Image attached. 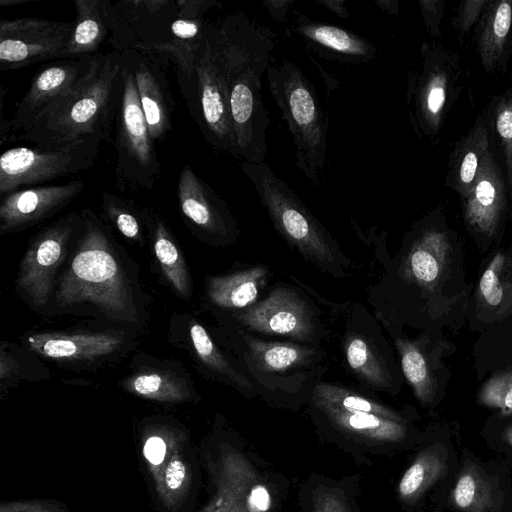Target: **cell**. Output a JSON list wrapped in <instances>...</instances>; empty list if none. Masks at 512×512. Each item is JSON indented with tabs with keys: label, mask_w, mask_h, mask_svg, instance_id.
<instances>
[{
	"label": "cell",
	"mask_w": 512,
	"mask_h": 512,
	"mask_svg": "<svg viewBox=\"0 0 512 512\" xmlns=\"http://www.w3.org/2000/svg\"><path fill=\"white\" fill-rule=\"evenodd\" d=\"M477 50L487 73L506 72L511 58L512 1L489 0L475 28Z\"/></svg>",
	"instance_id": "cb8c5ba5"
},
{
	"label": "cell",
	"mask_w": 512,
	"mask_h": 512,
	"mask_svg": "<svg viewBox=\"0 0 512 512\" xmlns=\"http://www.w3.org/2000/svg\"><path fill=\"white\" fill-rule=\"evenodd\" d=\"M504 441L512 446V424L504 432Z\"/></svg>",
	"instance_id": "816d5d0a"
},
{
	"label": "cell",
	"mask_w": 512,
	"mask_h": 512,
	"mask_svg": "<svg viewBox=\"0 0 512 512\" xmlns=\"http://www.w3.org/2000/svg\"><path fill=\"white\" fill-rule=\"evenodd\" d=\"M114 129L117 179L127 185L151 189L160 175V163L126 51L121 53L120 90Z\"/></svg>",
	"instance_id": "ba28073f"
},
{
	"label": "cell",
	"mask_w": 512,
	"mask_h": 512,
	"mask_svg": "<svg viewBox=\"0 0 512 512\" xmlns=\"http://www.w3.org/2000/svg\"><path fill=\"white\" fill-rule=\"evenodd\" d=\"M494 104L493 97L469 132L456 143L449 155L445 184L456 191L460 199L472 188L482 160L496 139Z\"/></svg>",
	"instance_id": "603a6c76"
},
{
	"label": "cell",
	"mask_w": 512,
	"mask_h": 512,
	"mask_svg": "<svg viewBox=\"0 0 512 512\" xmlns=\"http://www.w3.org/2000/svg\"><path fill=\"white\" fill-rule=\"evenodd\" d=\"M460 200L463 217L474 232L485 236L495 234L510 203L496 139L482 160L472 188Z\"/></svg>",
	"instance_id": "e0dca14e"
},
{
	"label": "cell",
	"mask_w": 512,
	"mask_h": 512,
	"mask_svg": "<svg viewBox=\"0 0 512 512\" xmlns=\"http://www.w3.org/2000/svg\"><path fill=\"white\" fill-rule=\"evenodd\" d=\"M448 248L449 243L443 233L434 229L423 230L400 265L402 278L422 288L432 289L444 272Z\"/></svg>",
	"instance_id": "4316f807"
},
{
	"label": "cell",
	"mask_w": 512,
	"mask_h": 512,
	"mask_svg": "<svg viewBox=\"0 0 512 512\" xmlns=\"http://www.w3.org/2000/svg\"><path fill=\"white\" fill-rule=\"evenodd\" d=\"M186 465L179 458L172 459L164 472V483L171 491L179 490L186 480Z\"/></svg>",
	"instance_id": "f6af8a7d"
},
{
	"label": "cell",
	"mask_w": 512,
	"mask_h": 512,
	"mask_svg": "<svg viewBox=\"0 0 512 512\" xmlns=\"http://www.w3.org/2000/svg\"><path fill=\"white\" fill-rule=\"evenodd\" d=\"M189 334L195 354L217 380L235 388L245 396L254 397L259 391L239 362L217 347L206 329L199 323L190 325Z\"/></svg>",
	"instance_id": "f546056e"
},
{
	"label": "cell",
	"mask_w": 512,
	"mask_h": 512,
	"mask_svg": "<svg viewBox=\"0 0 512 512\" xmlns=\"http://www.w3.org/2000/svg\"><path fill=\"white\" fill-rule=\"evenodd\" d=\"M230 348L259 394L309 395L327 368L320 344L261 339L230 323Z\"/></svg>",
	"instance_id": "5b68a950"
},
{
	"label": "cell",
	"mask_w": 512,
	"mask_h": 512,
	"mask_svg": "<svg viewBox=\"0 0 512 512\" xmlns=\"http://www.w3.org/2000/svg\"><path fill=\"white\" fill-rule=\"evenodd\" d=\"M394 341L400 354L402 372L415 396L423 404L430 403L435 393V381L424 348L419 341L403 337H396Z\"/></svg>",
	"instance_id": "e575fe53"
},
{
	"label": "cell",
	"mask_w": 512,
	"mask_h": 512,
	"mask_svg": "<svg viewBox=\"0 0 512 512\" xmlns=\"http://www.w3.org/2000/svg\"><path fill=\"white\" fill-rule=\"evenodd\" d=\"M511 56H512V38H511ZM511 76H512V72H511Z\"/></svg>",
	"instance_id": "f5cc1de1"
},
{
	"label": "cell",
	"mask_w": 512,
	"mask_h": 512,
	"mask_svg": "<svg viewBox=\"0 0 512 512\" xmlns=\"http://www.w3.org/2000/svg\"><path fill=\"white\" fill-rule=\"evenodd\" d=\"M246 503L249 512H266L271 505L267 488L254 481L247 492Z\"/></svg>",
	"instance_id": "ee69618b"
},
{
	"label": "cell",
	"mask_w": 512,
	"mask_h": 512,
	"mask_svg": "<svg viewBox=\"0 0 512 512\" xmlns=\"http://www.w3.org/2000/svg\"><path fill=\"white\" fill-rule=\"evenodd\" d=\"M100 9L110 32L108 41L113 46V50L119 53L131 49L138 50V38L114 3L100 0Z\"/></svg>",
	"instance_id": "74e56055"
},
{
	"label": "cell",
	"mask_w": 512,
	"mask_h": 512,
	"mask_svg": "<svg viewBox=\"0 0 512 512\" xmlns=\"http://www.w3.org/2000/svg\"><path fill=\"white\" fill-rule=\"evenodd\" d=\"M348 371L367 387L391 392L397 379L390 347L365 307L352 308L341 341Z\"/></svg>",
	"instance_id": "4fadbf2b"
},
{
	"label": "cell",
	"mask_w": 512,
	"mask_h": 512,
	"mask_svg": "<svg viewBox=\"0 0 512 512\" xmlns=\"http://www.w3.org/2000/svg\"><path fill=\"white\" fill-rule=\"evenodd\" d=\"M26 343L33 352L52 360L97 364L117 356L125 348L126 338L115 331L46 332L29 336Z\"/></svg>",
	"instance_id": "ffe728a7"
},
{
	"label": "cell",
	"mask_w": 512,
	"mask_h": 512,
	"mask_svg": "<svg viewBox=\"0 0 512 512\" xmlns=\"http://www.w3.org/2000/svg\"><path fill=\"white\" fill-rule=\"evenodd\" d=\"M142 210L163 275L180 296L188 299L192 293V280L181 250L162 218L151 210Z\"/></svg>",
	"instance_id": "f1b7e54d"
},
{
	"label": "cell",
	"mask_w": 512,
	"mask_h": 512,
	"mask_svg": "<svg viewBox=\"0 0 512 512\" xmlns=\"http://www.w3.org/2000/svg\"><path fill=\"white\" fill-rule=\"evenodd\" d=\"M139 40V49L152 48L170 41V26L177 14L176 0H128L114 3Z\"/></svg>",
	"instance_id": "d4e9b609"
},
{
	"label": "cell",
	"mask_w": 512,
	"mask_h": 512,
	"mask_svg": "<svg viewBox=\"0 0 512 512\" xmlns=\"http://www.w3.org/2000/svg\"><path fill=\"white\" fill-rule=\"evenodd\" d=\"M233 322L255 334L281 336L301 344H320L330 333L321 310L289 285H277L251 307L231 312Z\"/></svg>",
	"instance_id": "30bf717a"
},
{
	"label": "cell",
	"mask_w": 512,
	"mask_h": 512,
	"mask_svg": "<svg viewBox=\"0 0 512 512\" xmlns=\"http://www.w3.org/2000/svg\"><path fill=\"white\" fill-rule=\"evenodd\" d=\"M494 130L497 146L505 167L510 203L512 205V87L494 96Z\"/></svg>",
	"instance_id": "8d00e7d4"
},
{
	"label": "cell",
	"mask_w": 512,
	"mask_h": 512,
	"mask_svg": "<svg viewBox=\"0 0 512 512\" xmlns=\"http://www.w3.org/2000/svg\"><path fill=\"white\" fill-rule=\"evenodd\" d=\"M269 277L266 266H249L210 277L206 284V293L209 301L217 308L231 312L241 311L259 301Z\"/></svg>",
	"instance_id": "484cf974"
},
{
	"label": "cell",
	"mask_w": 512,
	"mask_h": 512,
	"mask_svg": "<svg viewBox=\"0 0 512 512\" xmlns=\"http://www.w3.org/2000/svg\"><path fill=\"white\" fill-rule=\"evenodd\" d=\"M30 0H1L0 1V5L2 7L4 6H14V5H18V4H22V3H25V2H28Z\"/></svg>",
	"instance_id": "f907efd6"
},
{
	"label": "cell",
	"mask_w": 512,
	"mask_h": 512,
	"mask_svg": "<svg viewBox=\"0 0 512 512\" xmlns=\"http://www.w3.org/2000/svg\"><path fill=\"white\" fill-rule=\"evenodd\" d=\"M74 237V250L58 276L52 301L61 312L91 308L126 325L144 320L136 279L123 261L108 226L84 208Z\"/></svg>",
	"instance_id": "7a4b0ae2"
},
{
	"label": "cell",
	"mask_w": 512,
	"mask_h": 512,
	"mask_svg": "<svg viewBox=\"0 0 512 512\" xmlns=\"http://www.w3.org/2000/svg\"><path fill=\"white\" fill-rule=\"evenodd\" d=\"M101 209L104 218L125 238L142 244L144 242L143 210L109 192L102 193Z\"/></svg>",
	"instance_id": "d590c367"
},
{
	"label": "cell",
	"mask_w": 512,
	"mask_h": 512,
	"mask_svg": "<svg viewBox=\"0 0 512 512\" xmlns=\"http://www.w3.org/2000/svg\"><path fill=\"white\" fill-rule=\"evenodd\" d=\"M176 6L170 41L152 48L147 54L165 56L175 65L177 78L190 77L210 25L205 13L221 4L211 0H176Z\"/></svg>",
	"instance_id": "44dd1931"
},
{
	"label": "cell",
	"mask_w": 512,
	"mask_h": 512,
	"mask_svg": "<svg viewBox=\"0 0 512 512\" xmlns=\"http://www.w3.org/2000/svg\"><path fill=\"white\" fill-rule=\"evenodd\" d=\"M286 35L320 57L340 63H369L377 54V47L360 35L314 21L296 9L293 10V20L286 29Z\"/></svg>",
	"instance_id": "d6986e66"
},
{
	"label": "cell",
	"mask_w": 512,
	"mask_h": 512,
	"mask_svg": "<svg viewBox=\"0 0 512 512\" xmlns=\"http://www.w3.org/2000/svg\"><path fill=\"white\" fill-rule=\"evenodd\" d=\"M333 427L354 438L373 443L398 442L407 434L406 423L364 411L314 406Z\"/></svg>",
	"instance_id": "83f0119b"
},
{
	"label": "cell",
	"mask_w": 512,
	"mask_h": 512,
	"mask_svg": "<svg viewBox=\"0 0 512 512\" xmlns=\"http://www.w3.org/2000/svg\"><path fill=\"white\" fill-rule=\"evenodd\" d=\"M177 83L207 142L215 150L235 158L227 81L207 33L192 75L177 78Z\"/></svg>",
	"instance_id": "9c48e42d"
},
{
	"label": "cell",
	"mask_w": 512,
	"mask_h": 512,
	"mask_svg": "<svg viewBox=\"0 0 512 512\" xmlns=\"http://www.w3.org/2000/svg\"><path fill=\"white\" fill-rule=\"evenodd\" d=\"M293 2V0H265L261 4L274 21L283 23L287 19L289 8Z\"/></svg>",
	"instance_id": "7dc6e473"
},
{
	"label": "cell",
	"mask_w": 512,
	"mask_h": 512,
	"mask_svg": "<svg viewBox=\"0 0 512 512\" xmlns=\"http://www.w3.org/2000/svg\"><path fill=\"white\" fill-rule=\"evenodd\" d=\"M450 500L461 512H496L500 507L494 481L475 463L470 462L463 465Z\"/></svg>",
	"instance_id": "1f68e13d"
},
{
	"label": "cell",
	"mask_w": 512,
	"mask_h": 512,
	"mask_svg": "<svg viewBox=\"0 0 512 512\" xmlns=\"http://www.w3.org/2000/svg\"><path fill=\"white\" fill-rule=\"evenodd\" d=\"M312 512H351V510L342 497L326 489L314 497Z\"/></svg>",
	"instance_id": "7bdbcfd3"
},
{
	"label": "cell",
	"mask_w": 512,
	"mask_h": 512,
	"mask_svg": "<svg viewBox=\"0 0 512 512\" xmlns=\"http://www.w3.org/2000/svg\"><path fill=\"white\" fill-rule=\"evenodd\" d=\"M126 52L150 135L155 142L162 141L171 130L175 107L169 82L156 57L133 49Z\"/></svg>",
	"instance_id": "7402d4cb"
},
{
	"label": "cell",
	"mask_w": 512,
	"mask_h": 512,
	"mask_svg": "<svg viewBox=\"0 0 512 512\" xmlns=\"http://www.w3.org/2000/svg\"><path fill=\"white\" fill-rule=\"evenodd\" d=\"M419 51V66L408 76V115L419 137L432 138L459 100L464 73L457 55L443 46L423 42Z\"/></svg>",
	"instance_id": "52a82bcc"
},
{
	"label": "cell",
	"mask_w": 512,
	"mask_h": 512,
	"mask_svg": "<svg viewBox=\"0 0 512 512\" xmlns=\"http://www.w3.org/2000/svg\"><path fill=\"white\" fill-rule=\"evenodd\" d=\"M176 195L183 218L203 240L216 245L237 240L238 224L227 204L188 164L180 171Z\"/></svg>",
	"instance_id": "9a60e30c"
},
{
	"label": "cell",
	"mask_w": 512,
	"mask_h": 512,
	"mask_svg": "<svg viewBox=\"0 0 512 512\" xmlns=\"http://www.w3.org/2000/svg\"><path fill=\"white\" fill-rule=\"evenodd\" d=\"M143 453L150 464L158 466L165 458L166 443L160 436H151L144 444Z\"/></svg>",
	"instance_id": "bcb514c9"
},
{
	"label": "cell",
	"mask_w": 512,
	"mask_h": 512,
	"mask_svg": "<svg viewBox=\"0 0 512 512\" xmlns=\"http://www.w3.org/2000/svg\"><path fill=\"white\" fill-rule=\"evenodd\" d=\"M207 38L226 77L235 158L262 163L268 151L269 116L262 98V75L271 64L277 36L237 12L208 27Z\"/></svg>",
	"instance_id": "6da1fadb"
},
{
	"label": "cell",
	"mask_w": 512,
	"mask_h": 512,
	"mask_svg": "<svg viewBox=\"0 0 512 512\" xmlns=\"http://www.w3.org/2000/svg\"><path fill=\"white\" fill-rule=\"evenodd\" d=\"M447 452L435 445L422 451L405 471L398 485L400 498L406 503L418 501L446 473Z\"/></svg>",
	"instance_id": "d6a6232c"
},
{
	"label": "cell",
	"mask_w": 512,
	"mask_h": 512,
	"mask_svg": "<svg viewBox=\"0 0 512 512\" xmlns=\"http://www.w3.org/2000/svg\"><path fill=\"white\" fill-rule=\"evenodd\" d=\"M316 2L340 18L347 19L350 15L344 0H317Z\"/></svg>",
	"instance_id": "c3c4849f"
},
{
	"label": "cell",
	"mask_w": 512,
	"mask_h": 512,
	"mask_svg": "<svg viewBox=\"0 0 512 512\" xmlns=\"http://www.w3.org/2000/svg\"><path fill=\"white\" fill-rule=\"evenodd\" d=\"M240 168L255 188L276 231L292 248L331 276L349 275L350 260L338 243L265 161L242 162Z\"/></svg>",
	"instance_id": "277c9868"
},
{
	"label": "cell",
	"mask_w": 512,
	"mask_h": 512,
	"mask_svg": "<svg viewBox=\"0 0 512 512\" xmlns=\"http://www.w3.org/2000/svg\"><path fill=\"white\" fill-rule=\"evenodd\" d=\"M424 23L432 36H440V24L444 12L443 0H420Z\"/></svg>",
	"instance_id": "b9f144b4"
},
{
	"label": "cell",
	"mask_w": 512,
	"mask_h": 512,
	"mask_svg": "<svg viewBox=\"0 0 512 512\" xmlns=\"http://www.w3.org/2000/svg\"><path fill=\"white\" fill-rule=\"evenodd\" d=\"M84 182L39 185L5 194L0 204V234L19 232L47 220L69 205Z\"/></svg>",
	"instance_id": "ac0fdd59"
},
{
	"label": "cell",
	"mask_w": 512,
	"mask_h": 512,
	"mask_svg": "<svg viewBox=\"0 0 512 512\" xmlns=\"http://www.w3.org/2000/svg\"><path fill=\"white\" fill-rule=\"evenodd\" d=\"M266 72L269 91L295 146V165L319 187L327 161V112L312 82L295 63L284 59L270 64Z\"/></svg>",
	"instance_id": "8992f818"
},
{
	"label": "cell",
	"mask_w": 512,
	"mask_h": 512,
	"mask_svg": "<svg viewBox=\"0 0 512 512\" xmlns=\"http://www.w3.org/2000/svg\"><path fill=\"white\" fill-rule=\"evenodd\" d=\"M488 1L464 0L460 2L453 25L461 37L466 35L472 25L477 23Z\"/></svg>",
	"instance_id": "60d3db41"
},
{
	"label": "cell",
	"mask_w": 512,
	"mask_h": 512,
	"mask_svg": "<svg viewBox=\"0 0 512 512\" xmlns=\"http://www.w3.org/2000/svg\"><path fill=\"white\" fill-rule=\"evenodd\" d=\"M505 267V257L497 254L484 271L480 282V295L484 302L492 307H499L505 300L510 284L502 276Z\"/></svg>",
	"instance_id": "f35d334b"
},
{
	"label": "cell",
	"mask_w": 512,
	"mask_h": 512,
	"mask_svg": "<svg viewBox=\"0 0 512 512\" xmlns=\"http://www.w3.org/2000/svg\"><path fill=\"white\" fill-rule=\"evenodd\" d=\"M81 220V213L71 212L38 232L30 241L20 262L16 290L24 301L41 311L52 301L56 276L66 260Z\"/></svg>",
	"instance_id": "7c38bea8"
},
{
	"label": "cell",
	"mask_w": 512,
	"mask_h": 512,
	"mask_svg": "<svg viewBox=\"0 0 512 512\" xmlns=\"http://www.w3.org/2000/svg\"><path fill=\"white\" fill-rule=\"evenodd\" d=\"M481 404L499 409L502 415L512 414V372L490 379L479 394Z\"/></svg>",
	"instance_id": "ab89813d"
},
{
	"label": "cell",
	"mask_w": 512,
	"mask_h": 512,
	"mask_svg": "<svg viewBox=\"0 0 512 512\" xmlns=\"http://www.w3.org/2000/svg\"><path fill=\"white\" fill-rule=\"evenodd\" d=\"M102 139L77 140L56 149L14 147L0 157V193L39 186L61 176L91 168Z\"/></svg>",
	"instance_id": "8fae6325"
},
{
	"label": "cell",
	"mask_w": 512,
	"mask_h": 512,
	"mask_svg": "<svg viewBox=\"0 0 512 512\" xmlns=\"http://www.w3.org/2000/svg\"><path fill=\"white\" fill-rule=\"evenodd\" d=\"M76 18L62 59H78L99 53L110 32L100 9V0H74Z\"/></svg>",
	"instance_id": "4dcf8cb0"
},
{
	"label": "cell",
	"mask_w": 512,
	"mask_h": 512,
	"mask_svg": "<svg viewBox=\"0 0 512 512\" xmlns=\"http://www.w3.org/2000/svg\"><path fill=\"white\" fill-rule=\"evenodd\" d=\"M131 393L160 402H181L192 395L189 382L168 370H146L131 375L123 381Z\"/></svg>",
	"instance_id": "836d02e7"
},
{
	"label": "cell",
	"mask_w": 512,
	"mask_h": 512,
	"mask_svg": "<svg viewBox=\"0 0 512 512\" xmlns=\"http://www.w3.org/2000/svg\"><path fill=\"white\" fill-rule=\"evenodd\" d=\"M72 22L41 18L0 21V70H12L42 61L62 59Z\"/></svg>",
	"instance_id": "5bb4252c"
},
{
	"label": "cell",
	"mask_w": 512,
	"mask_h": 512,
	"mask_svg": "<svg viewBox=\"0 0 512 512\" xmlns=\"http://www.w3.org/2000/svg\"><path fill=\"white\" fill-rule=\"evenodd\" d=\"M375 4L390 15H398L399 3L397 0H374Z\"/></svg>",
	"instance_id": "681fc988"
},
{
	"label": "cell",
	"mask_w": 512,
	"mask_h": 512,
	"mask_svg": "<svg viewBox=\"0 0 512 512\" xmlns=\"http://www.w3.org/2000/svg\"><path fill=\"white\" fill-rule=\"evenodd\" d=\"M120 69L118 51L93 55L89 68L75 85L18 139L33 142L41 149H56L92 137L113 143Z\"/></svg>",
	"instance_id": "3957f363"
},
{
	"label": "cell",
	"mask_w": 512,
	"mask_h": 512,
	"mask_svg": "<svg viewBox=\"0 0 512 512\" xmlns=\"http://www.w3.org/2000/svg\"><path fill=\"white\" fill-rule=\"evenodd\" d=\"M93 56L59 59L45 65L32 78L10 121H1V144L17 140L45 110L64 96L87 71Z\"/></svg>",
	"instance_id": "2e32d148"
}]
</instances>
